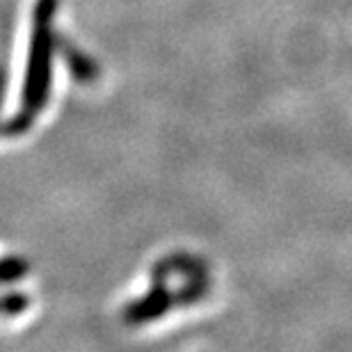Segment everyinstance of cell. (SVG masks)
I'll return each instance as SVG.
<instances>
[{"instance_id": "obj_5", "label": "cell", "mask_w": 352, "mask_h": 352, "mask_svg": "<svg viewBox=\"0 0 352 352\" xmlns=\"http://www.w3.org/2000/svg\"><path fill=\"white\" fill-rule=\"evenodd\" d=\"M30 272V263L28 258L23 256H3L0 258V286H10V284H16Z\"/></svg>"}, {"instance_id": "obj_4", "label": "cell", "mask_w": 352, "mask_h": 352, "mask_svg": "<svg viewBox=\"0 0 352 352\" xmlns=\"http://www.w3.org/2000/svg\"><path fill=\"white\" fill-rule=\"evenodd\" d=\"M151 277L153 281H167L170 277H183V279L208 277V265L199 256L176 252V254L160 258V261L151 267Z\"/></svg>"}, {"instance_id": "obj_7", "label": "cell", "mask_w": 352, "mask_h": 352, "mask_svg": "<svg viewBox=\"0 0 352 352\" xmlns=\"http://www.w3.org/2000/svg\"><path fill=\"white\" fill-rule=\"evenodd\" d=\"M5 103V72L0 74V108H3Z\"/></svg>"}, {"instance_id": "obj_1", "label": "cell", "mask_w": 352, "mask_h": 352, "mask_svg": "<svg viewBox=\"0 0 352 352\" xmlns=\"http://www.w3.org/2000/svg\"><path fill=\"white\" fill-rule=\"evenodd\" d=\"M60 0H37L32 10V32L30 48H28V67L25 82L21 94V112L37 119V115L46 108L51 96V78H53V53H55V30L53 19L58 14Z\"/></svg>"}, {"instance_id": "obj_8", "label": "cell", "mask_w": 352, "mask_h": 352, "mask_svg": "<svg viewBox=\"0 0 352 352\" xmlns=\"http://www.w3.org/2000/svg\"><path fill=\"white\" fill-rule=\"evenodd\" d=\"M0 74H3V69H0Z\"/></svg>"}, {"instance_id": "obj_3", "label": "cell", "mask_w": 352, "mask_h": 352, "mask_svg": "<svg viewBox=\"0 0 352 352\" xmlns=\"http://www.w3.org/2000/svg\"><path fill=\"white\" fill-rule=\"evenodd\" d=\"M55 51L60 53V58L69 69V74H72V78L76 82H80V85H91L98 78V74H101L96 62L62 32H55Z\"/></svg>"}, {"instance_id": "obj_2", "label": "cell", "mask_w": 352, "mask_h": 352, "mask_svg": "<svg viewBox=\"0 0 352 352\" xmlns=\"http://www.w3.org/2000/svg\"><path fill=\"white\" fill-rule=\"evenodd\" d=\"M174 307H176L174 291L167 288L165 281H156L151 291H146L142 298L131 302V305L124 309V320L129 322V325H144V322L163 318Z\"/></svg>"}, {"instance_id": "obj_6", "label": "cell", "mask_w": 352, "mask_h": 352, "mask_svg": "<svg viewBox=\"0 0 352 352\" xmlns=\"http://www.w3.org/2000/svg\"><path fill=\"white\" fill-rule=\"evenodd\" d=\"M28 307H30V298L23 291H10L0 298V316H7V318L21 316Z\"/></svg>"}]
</instances>
